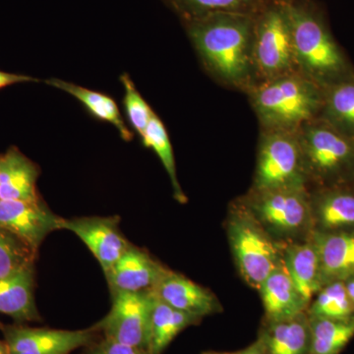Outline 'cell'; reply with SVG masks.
<instances>
[{"label": "cell", "mask_w": 354, "mask_h": 354, "mask_svg": "<svg viewBox=\"0 0 354 354\" xmlns=\"http://www.w3.org/2000/svg\"><path fill=\"white\" fill-rule=\"evenodd\" d=\"M39 176V165L17 147H10L0 155V199L22 201L39 199L37 189Z\"/></svg>", "instance_id": "e0dca14e"}, {"label": "cell", "mask_w": 354, "mask_h": 354, "mask_svg": "<svg viewBox=\"0 0 354 354\" xmlns=\"http://www.w3.org/2000/svg\"><path fill=\"white\" fill-rule=\"evenodd\" d=\"M203 354H216V353H203Z\"/></svg>", "instance_id": "d590c367"}, {"label": "cell", "mask_w": 354, "mask_h": 354, "mask_svg": "<svg viewBox=\"0 0 354 354\" xmlns=\"http://www.w3.org/2000/svg\"><path fill=\"white\" fill-rule=\"evenodd\" d=\"M140 138L144 147L152 149L153 152L157 153L160 162L164 165L165 171L171 179L174 199L181 204L187 202V197L177 178L174 148H172L169 133L157 113L153 114L152 120L149 122L148 127Z\"/></svg>", "instance_id": "4316f807"}, {"label": "cell", "mask_w": 354, "mask_h": 354, "mask_svg": "<svg viewBox=\"0 0 354 354\" xmlns=\"http://www.w3.org/2000/svg\"><path fill=\"white\" fill-rule=\"evenodd\" d=\"M258 290L262 298L266 321L290 318L308 309V304L300 295L283 263L263 281Z\"/></svg>", "instance_id": "d6986e66"}, {"label": "cell", "mask_w": 354, "mask_h": 354, "mask_svg": "<svg viewBox=\"0 0 354 354\" xmlns=\"http://www.w3.org/2000/svg\"><path fill=\"white\" fill-rule=\"evenodd\" d=\"M292 27L297 70L327 90L354 76V65L335 39L317 0H285Z\"/></svg>", "instance_id": "7a4b0ae2"}, {"label": "cell", "mask_w": 354, "mask_h": 354, "mask_svg": "<svg viewBox=\"0 0 354 354\" xmlns=\"http://www.w3.org/2000/svg\"><path fill=\"white\" fill-rule=\"evenodd\" d=\"M216 354H266L264 348L259 339H257L254 344L249 346L248 348L241 349V351H234V353H216Z\"/></svg>", "instance_id": "d6a6232c"}, {"label": "cell", "mask_w": 354, "mask_h": 354, "mask_svg": "<svg viewBox=\"0 0 354 354\" xmlns=\"http://www.w3.org/2000/svg\"><path fill=\"white\" fill-rule=\"evenodd\" d=\"M201 319L184 313L160 300L156 295L151 321L150 354H162L179 333Z\"/></svg>", "instance_id": "603a6c76"}, {"label": "cell", "mask_w": 354, "mask_h": 354, "mask_svg": "<svg viewBox=\"0 0 354 354\" xmlns=\"http://www.w3.org/2000/svg\"><path fill=\"white\" fill-rule=\"evenodd\" d=\"M307 313L311 317L348 320L354 317V305L348 297L344 281L327 283L310 302Z\"/></svg>", "instance_id": "83f0119b"}, {"label": "cell", "mask_w": 354, "mask_h": 354, "mask_svg": "<svg viewBox=\"0 0 354 354\" xmlns=\"http://www.w3.org/2000/svg\"><path fill=\"white\" fill-rule=\"evenodd\" d=\"M309 354H339L354 337V317L333 320L309 316Z\"/></svg>", "instance_id": "d4e9b609"}, {"label": "cell", "mask_w": 354, "mask_h": 354, "mask_svg": "<svg viewBox=\"0 0 354 354\" xmlns=\"http://www.w3.org/2000/svg\"><path fill=\"white\" fill-rule=\"evenodd\" d=\"M38 252L10 230L0 227V279L35 266Z\"/></svg>", "instance_id": "f1b7e54d"}, {"label": "cell", "mask_w": 354, "mask_h": 354, "mask_svg": "<svg viewBox=\"0 0 354 354\" xmlns=\"http://www.w3.org/2000/svg\"><path fill=\"white\" fill-rule=\"evenodd\" d=\"M62 221L41 198L32 201L0 199V227L17 235L36 252L48 234L62 230Z\"/></svg>", "instance_id": "8fae6325"}, {"label": "cell", "mask_w": 354, "mask_h": 354, "mask_svg": "<svg viewBox=\"0 0 354 354\" xmlns=\"http://www.w3.org/2000/svg\"><path fill=\"white\" fill-rule=\"evenodd\" d=\"M0 354H9L6 342L1 341V339H0Z\"/></svg>", "instance_id": "e575fe53"}, {"label": "cell", "mask_w": 354, "mask_h": 354, "mask_svg": "<svg viewBox=\"0 0 354 354\" xmlns=\"http://www.w3.org/2000/svg\"><path fill=\"white\" fill-rule=\"evenodd\" d=\"M0 313L17 324L39 320L35 300V266L0 279Z\"/></svg>", "instance_id": "44dd1931"}, {"label": "cell", "mask_w": 354, "mask_h": 354, "mask_svg": "<svg viewBox=\"0 0 354 354\" xmlns=\"http://www.w3.org/2000/svg\"><path fill=\"white\" fill-rule=\"evenodd\" d=\"M46 83L51 87L64 91L75 97L83 104L84 108L87 109L91 115L94 116L97 120L113 125L124 141L129 142L133 139L134 135L123 120L122 114L118 104L109 95L57 78L48 79Z\"/></svg>", "instance_id": "7402d4cb"}, {"label": "cell", "mask_w": 354, "mask_h": 354, "mask_svg": "<svg viewBox=\"0 0 354 354\" xmlns=\"http://www.w3.org/2000/svg\"><path fill=\"white\" fill-rule=\"evenodd\" d=\"M309 237L318 251L324 286L353 276L354 230L313 232Z\"/></svg>", "instance_id": "2e32d148"}, {"label": "cell", "mask_w": 354, "mask_h": 354, "mask_svg": "<svg viewBox=\"0 0 354 354\" xmlns=\"http://www.w3.org/2000/svg\"><path fill=\"white\" fill-rule=\"evenodd\" d=\"M298 137L309 189L353 185L354 139L321 118L302 125Z\"/></svg>", "instance_id": "277c9868"}, {"label": "cell", "mask_w": 354, "mask_h": 354, "mask_svg": "<svg viewBox=\"0 0 354 354\" xmlns=\"http://www.w3.org/2000/svg\"><path fill=\"white\" fill-rule=\"evenodd\" d=\"M153 291L169 306L197 318L213 315L221 310L212 291L171 270H167Z\"/></svg>", "instance_id": "5bb4252c"}, {"label": "cell", "mask_w": 354, "mask_h": 354, "mask_svg": "<svg viewBox=\"0 0 354 354\" xmlns=\"http://www.w3.org/2000/svg\"><path fill=\"white\" fill-rule=\"evenodd\" d=\"M88 354H150L146 349L128 346L120 342L106 339L95 344L90 349Z\"/></svg>", "instance_id": "4dcf8cb0"}, {"label": "cell", "mask_w": 354, "mask_h": 354, "mask_svg": "<svg viewBox=\"0 0 354 354\" xmlns=\"http://www.w3.org/2000/svg\"><path fill=\"white\" fill-rule=\"evenodd\" d=\"M39 82L38 79L34 77L24 75V74L9 73V72L0 70V90L16 85V84Z\"/></svg>", "instance_id": "1f68e13d"}, {"label": "cell", "mask_w": 354, "mask_h": 354, "mask_svg": "<svg viewBox=\"0 0 354 354\" xmlns=\"http://www.w3.org/2000/svg\"><path fill=\"white\" fill-rule=\"evenodd\" d=\"M9 354H70L92 342L95 330H55L0 323Z\"/></svg>", "instance_id": "30bf717a"}, {"label": "cell", "mask_w": 354, "mask_h": 354, "mask_svg": "<svg viewBox=\"0 0 354 354\" xmlns=\"http://www.w3.org/2000/svg\"><path fill=\"white\" fill-rule=\"evenodd\" d=\"M183 24L203 68L218 85L246 95L257 84L253 55L255 15L212 13Z\"/></svg>", "instance_id": "6da1fadb"}, {"label": "cell", "mask_w": 354, "mask_h": 354, "mask_svg": "<svg viewBox=\"0 0 354 354\" xmlns=\"http://www.w3.org/2000/svg\"><path fill=\"white\" fill-rule=\"evenodd\" d=\"M181 22L212 13L230 12L255 15L265 0H162Z\"/></svg>", "instance_id": "484cf974"}, {"label": "cell", "mask_w": 354, "mask_h": 354, "mask_svg": "<svg viewBox=\"0 0 354 354\" xmlns=\"http://www.w3.org/2000/svg\"><path fill=\"white\" fill-rule=\"evenodd\" d=\"M241 201L274 239L307 237L314 232L310 189L307 186L252 189Z\"/></svg>", "instance_id": "52a82bcc"}, {"label": "cell", "mask_w": 354, "mask_h": 354, "mask_svg": "<svg viewBox=\"0 0 354 354\" xmlns=\"http://www.w3.org/2000/svg\"><path fill=\"white\" fill-rule=\"evenodd\" d=\"M344 285H346V290H348V297L354 305V274L344 281Z\"/></svg>", "instance_id": "836d02e7"}, {"label": "cell", "mask_w": 354, "mask_h": 354, "mask_svg": "<svg viewBox=\"0 0 354 354\" xmlns=\"http://www.w3.org/2000/svg\"><path fill=\"white\" fill-rule=\"evenodd\" d=\"M253 55L257 84L298 72L285 0H265L255 14Z\"/></svg>", "instance_id": "8992f818"}, {"label": "cell", "mask_w": 354, "mask_h": 354, "mask_svg": "<svg viewBox=\"0 0 354 354\" xmlns=\"http://www.w3.org/2000/svg\"><path fill=\"white\" fill-rule=\"evenodd\" d=\"M283 263L306 304L323 288L320 258L313 241H290L281 249Z\"/></svg>", "instance_id": "ac0fdd59"}, {"label": "cell", "mask_w": 354, "mask_h": 354, "mask_svg": "<svg viewBox=\"0 0 354 354\" xmlns=\"http://www.w3.org/2000/svg\"><path fill=\"white\" fill-rule=\"evenodd\" d=\"M62 230L76 234L90 249L106 272L120 259L131 243L122 234L118 216H83L62 218Z\"/></svg>", "instance_id": "7c38bea8"}, {"label": "cell", "mask_w": 354, "mask_h": 354, "mask_svg": "<svg viewBox=\"0 0 354 354\" xmlns=\"http://www.w3.org/2000/svg\"><path fill=\"white\" fill-rule=\"evenodd\" d=\"M258 339L266 354H309L311 332L307 311L278 321H266Z\"/></svg>", "instance_id": "ffe728a7"}, {"label": "cell", "mask_w": 354, "mask_h": 354, "mask_svg": "<svg viewBox=\"0 0 354 354\" xmlns=\"http://www.w3.org/2000/svg\"><path fill=\"white\" fill-rule=\"evenodd\" d=\"M351 186H353V189H354V181H353V185H351Z\"/></svg>", "instance_id": "8d00e7d4"}, {"label": "cell", "mask_w": 354, "mask_h": 354, "mask_svg": "<svg viewBox=\"0 0 354 354\" xmlns=\"http://www.w3.org/2000/svg\"><path fill=\"white\" fill-rule=\"evenodd\" d=\"M227 236L242 278L259 290L263 281L283 264L281 247L241 200L230 209Z\"/></svg>", "instance_id": "5b68a950"}, {"label": "cell", "mask_w": 354, "mask_h": 354, "mask_svg": "<svg viewBox=\"0 0 354 354\" xmlns=\"http://www.w3.org/2000/svg\"><path fill=\"white\" fill-rule=\"evenodd\" d=\"M120 82L124 88L123 104L127 111L128 121L133 130L141 136L156 113L140 94L136 86L127 73H123L120 76Z\"/></svg>", "instance_id": "f546056e"}, {"label": "cell", "mask_w": 354, "mask_h": 354, "mask_svg": "<svg viewBox=\"0 0 354 354\" xmlns=\"http://www.w3.org/2000/svg\"><path fill=\"white\" fill-rule=\"evenodd\" d=\"M325 91L302 74H288L254 86L246 95L260 131L297 132L322 111Z\"/></svg>", "instance_id": "3957f363"}, {"label": "cell", "mask_w": 354, "mask_h": 354, "mask_svg": "<svg viewBox=\"0 0 354 354\" xmlns=\"http://www.w3.org/2000/svg\"><path fill=\"white\" fill-rule=\"evenodd\" d=\"M318 118L354 139V76L327 88Z\"/></svg>", "instance_id": "cb8c5ba5"}, {"label": "cell", "mask_w": 354, "mask_h": 354, "mask_svg": "<svg viewBox=\"0 0 354 354\" xmlns=\"http://www.w3.org/2000/svg\"><path fill=\"white\" fill-rule=\"evenodd\" d=\"M314 232L354 230L353 186L310 188Z\"/></svg>", "instance_id": "9a60e30c"}, {"label": "cell", "mask_w": 354, "mask_h": 354, "mask_svg": "<svg viewBox=\"0 0 354 354\" xmlns=\"http://www.w3.org/2000/svg\"><path fill=\"white\" fill-rule=\"evenodd\" d=\"M108 315L93 329L102 330L106 339L148 351L155 293H113Z\"/></svg>", "instance_id": "9c48e42d"}, {"label": "cell", "mask_w": 354, "mask_h": 354, "mask_svg": "<svg viewBox=\"0 0 354 354\" xmlns=\"http://www.w3.org/2000/svg\"><path fill=\"white\" fill-rule=\"evenodd\" d=\"M307 186L298 131H260L252 189Z\"/></svg>", "instance_id": "ba28073f"}, {"label": "cell", "mask_w": 354, "mask_h": 354, "mask_svg": "<svg viewBox=\"0 0 354 354\" xmlns=\"http://www.w3.org/2000/svg\"><path fill=\"white\" fill-rule=\"evenodd\" d=\"M167 270L150 254L131 244L104 274L111 295L143 292L153 290Z\"/></svg>", "instance_id": "4fadbf2b"}]
</instances>
